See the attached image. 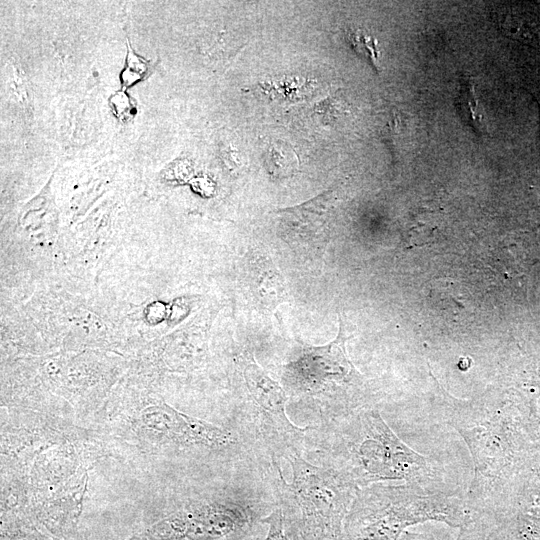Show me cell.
<instances>
[{
  "mask_svg": "<svg viewBox=\"0 0 540 540\" xmlns=\"http://www.w3.org/2000/svg\"><path fill=\"white\" fill-rule=\"evenodd\" d=\"M292 493L283 517L291 540H342L350 497L333 472L315 467L298 455L290 459Z\"/></svg>",
  "mask_w": 540,
  "mask_h": 540,
  "instance_id": "6da1fadb",
  "label": "cell"
},
{
  "mask_svg": "<svg viewBox=\"0 0 540 540\" xmlns=\"http://www.w3.org/2000/svg\"><path fill=\"white\" fill-rule=\"evenodd\" d=\"M426 520L457 527L465 514L444 502L425 499L376 498L359 502L347 514L342 540H398L405 528Z\"/></svg>",
  "mask_w": 540,
  "mask_h": 540,
  "instance_id": "7a4b0ae2",
  "label": "cell"
},
{
  "mask_svg": "<svg viewBox=\"0 0 540 540\" xmlns=\"http://www.w3.org/2000/svg\"><path fill=\"white\" fill-rule=\"evenodd\" d=\"M256 513L238 504L184 508L147 528L146 540H241L251 535Z\"/></svg>",
  "mask_w": 540,
  "mask_h": 540,
  "instance_id": "3957f363",
  "label": "cell"
},
{
  "mask_svg": "<svg viewBox=\"0 0 540 540\" xmlns=\"http://www.w3.org/2000/svg\"><path fill=\"white\" fill-rule=\"evenodd\" d=\"M365 431L355 454L367 479H396L410 474L423 461L390 431L378 414L365 415Z\"/></svg>",
  "mask_w": 540,
  "mask_h": 540,
  "instance_id": "277c9868",
  "label": "cell"
},
{
  "mask_svg": "<svg viewBox=\"0 0 540 540\" xmlns=\"http://www.w3.org/2000/svg\"><path fill=\"white\" fill-rule=\"evenodd\" d=\"M336 339L324 346H304L300 355L286 367L287 379L301 391H325L350 381L356 371L346 354L345 333L341 317Z\"/></svg>",
  "mask_w": 540,
  "mask_h": 540,
  "instance_id": "5b68a950",
  "label": "cell"
},
{
  "mask_svg": "<svg viewBox=\"0 0 540 540\" xmlns=\"http://www.w3.org/2000/svg\"><path fill=\"white\" fill-rule=\"evenodd\" d=\"M147 424L181 441L203 444H223L230 437L223 430L179 413L168 406L146 409L143 414Z\"/></svg>",
  "mask_w": 540,
  "mask_h": 540,
  "instance_id": "8992f818",
  "label": "cell"
},
{
  "mask_svg": "<svg viewBox=\"0 0 540 540\" xmlns=\"http://www.w3.org/2000/svg\"><path fill=\"white\" fill-rule=\"evenodd\" d=\"M244 378L253 400L272 423L286 434L297 435L303 431L293 425L286 415V398L281 386L254 360L245 361Z\"/></svg>",
  "mask_w": 540,
  "mask_h": 540,
  "instance_id": "52a82bcc",
  "label": "cell"
},
{
  "mask_svg": "<svg viewBox=\"0 0 540 540\" xmlns=\"http://www.w3.org/2000/svg\"><path fill=\"white\" fill-rule=\"evenodd\" d=\"M328 197L324 193L300 206L281 212V228L288 240L309 242L324 233L327 222Z\"/></svg>",
  "mask_w": 540,
  "mask_h": 540,
  "instance_id": "ba28073f",
  "label": "cell"
},
{
  "mask_svg": "<svg viewBox=\"0 0 540 540\" xmlns=\"http://www.w3.org/2000/svg\"><path fill=\"white\" fill-rule=\"evenodd\" d=\"M456 106L463 120L475 131H484V114L471 79L467 78L462 81Z\"/></svg>",
  "mask_w": 540,
  "mask_h": 540,
  "instance_id": "9c48e42d",
  "label": "cell"
},
{
  "mask_svg": "<svg viewBox=\"0 0 540 540\" xmlns=\"http://www.w3.org/2000/svg\"><path fill=\"white\" fill-rule=\"evenodd\" d=\"M348 39L361 57L367 59L376 69H379L380 51L374 37L368 36L361 30H355L348 34Z\"/></svg>",
  "mask_w": 540,
  "mask_h": 540,
  "instance_id": "30bf717a",
  "label": "cell"
},
{
  "mask_svg": "<svg viewBox=\"0 0 540 540\" xmlns=\"http://www.w3.org/2000/svg\"><path fill=\"white\" fill-rule=\"evenodd\" d=\"M7 89L11 97L23 104L27 102L26 85L21 70L12 62L5 67Z\"/></svg>",
  "mask_w": 540,
  "mask_h": 540,
  "instance_id": "8fae6325",
  "label": "cell"
},
{
  "mask_svg": "<svg viewBox=\"0 0 540 540\" xmlns=\"http://www.w3.org/2000/svg\"><path fill=\"white\" fill-rule=\"evenodd\" d=\"M270 163L277 169L278 173H286L293 169V153L283 144H277L271 147Z\"/></svg>",
  "mask_w": 540,
  "mask_h": 540,
  "instance_id": "7c38bea8",
  "label": "cell"
},
{
  "mask_svg": "<svg viewBox=\"0 0 540 540\" xmlns=\"http://www.w3.org/2000/svg\"><path fill=\"white\" fill-rule=\"evenodd\" d=\"M262 523L268 526L264 540H291L285 533L281 509H276L262 519Z\"/></svg>",
  "mask_w": 540,
  "mask_h": 540,
  "instance_id": "4fadbf2b",
  "label": "cell"
},
{
  "mask_svg": "<svg viewBox=\"0 0 540 540\" xmlns=\"http://www.w3.org/2000/svg\"><path fill=\"white\" fill-rule=\"evenodd\" d=\"M190 165L188 162L179 160L171 163L164 171L163 177L170 181H182L190 175Z\"/></svg>",
  "mask_w": 540,
  "mask_h": 540,
  "instance_id": "5bb4252c",
  "label": "cell"
},
{
  "mask_svg": "<svg viewBox=\"0 0 540 540\" xmlns=\"http://www.w3.org/2000/svg\"><path fill=\"white\" fill-rule=\"evenodd\" d=\"M147 318L149 322L157 323L162 320L165 308L161 303H153L147 308Z\"/></svg>",
  "mask_w": 540,
  "mask_h": 540,
  "instance_id": "9a60e30c",
  "label": "cell"
},
{
  "mask_svg": "<svg viewBox=\"0 0 540 540\" xmlns=\"http://www.w3.org/2000/svg\"><path fill=\"white\" fill-rule=\"evenodd\" d=\"M265 538L262 539L261 535L259 533H255V534H251L241 540H264Z\"/></svg>",
  "mask_w": 540,
  "mask_h": 540,
  "instance_id": "2e32d148",
  "label": "cell"
},
{
  "mask_svg": "<svg viewBox=\"0 0 540 540\" xmlns=\"http://www.w3.org/2000/svg\"><path fill=\"white\" fill-rule=\"evenodd\" d=\"M398 540H428V539L420 537V536H416V535L415 536L406 535L405 537L399 538Z\"/></svg>",
  "mask_w": 540,
  "mask_h": 540,
  "instance_id": "e0dca14e",
  "label": "cell"
},
{
  "mask_svg": "<svg viewBox=\"0 0 540 540\" xmlns=\"http://www.w3.org/2000/svg\"><path fill=\"white\" fill-rule=\"evenodd\" d=\"M135 540H145V539H144V538H142V539H135Z\"/></svg>",
  "mask_w": 540,
  "mask_h": 540,
  "instance_id": "ac0fdd59",
  "label": "cell"
}]
</instances>
